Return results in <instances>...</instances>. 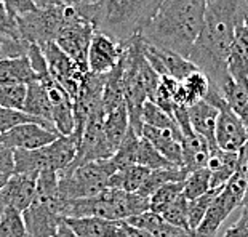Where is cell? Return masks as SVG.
Returning a JSON list of instances; mask_svg holds the SVG:
<instances>
[{
    "mask_svg": "<svg viewBox=\"0 0 248 237\" xmlns=\"http://www.w3.org/2000/svg\"><path fill=\"white\" fill-rule=\"evenodd\" d=\"M210 178H212V175H210V170L207 167L189 172L186 180H184L183 196L187 201H192V199L203 196L205 192H208L212 189V186H210Z\"/></svg>",
    "mask_w": 248,
    "mask_h": 237,
    "instance_id": "35",
    "label": "cell"
},
{
    "mask_svg": "<svg viewBox=\"0 0 248 237\" xmlns=\"http://www.w3.org/2000/svg\"><path fill=\"white\" fill-rule=\"evenodd\" d=\"M237 167H239V152L223 151L219 147L213 149L207 164L210 175H212V178H210L212 189L223 188L235 173Z\"/></svg>",
    "mask_w": 248,
    "mask_h": 237,
    "instance_id": "23",
    "label": "cell"
},
{
    "mask_svg": "<svg viewBox=\"0 0 248 237\" xmlns=\"http://www.w3.org/2000/svg\"><path fill=\"white\" fill-rule=\"evenodd\" d=\"M248 15V0H207L202 31L195 40L189 60L210 79L216 90L231 80L228 58L234 45L235 31Z\"/></svg>",
    "mask_w": 248,
    "mask_h": 237,
    "instance_id": "1",
    "label": "cell"
},
{
    "mask_svg": "<svg viewBox=\"0 0 248 237\" xmlns=\"http://www.w3.org/2000/svg\"><path fill=\"white\" fill-rule=\"evenodd\" d=\"M149 210V199L138 192H126L115 188H106L93 197L64 201L62 215L64 218L94 217L103 220H128L135 215Z\"/></svg>",
    "mask_w": 248,
    "mask_h": 237,
    "instance_id": "5",
    "label": "cell"
},
{
    "mask_svg": "<svg viewBox=\"0 0 248 237\" xmlns=\"http://www.w3.org/2000/svg\"><path fill=\"white\" fill-rule=\"evenodd\" d=\"M39 82V76L31 64L28 55L0 61V85H29Z\"/></svg>",
    "mask_w": 248,
    "mask_h": 237,
    "instance_id": "25",
    "label": "cell"
},
{
    "mask_svg": "<svg viewBox=\"0 0 248 237\" xmlns=\"http://www.w3.org/2000/svg\"><path fill=\"white\" fill-rule=\"evenodd\" d=\"M244 24H245V28L248 29V15H247V16H245V19H244Z\"/></svg>",
    "mask_w": 248,
    "mask_h": 237,
    "instance_id": "51",
    "label": "cell"
},
{
    "mask_svg": "<svg viewBox=\"0 0 248 237\" xmlns=\"http://www.w3.org/2000/svg\"><path fill=\"white\" fill-rule=\"evenodd\" d=\"M66 5H72V7H78L80 5V0H62Z\"/></svg>",
    "mask_w": 248,
    "mask_h": 237,
    "instance_id": "49",
    "label": "cell"
},
{
    "mask_svg": "<svg viewBox=\"0 0 248 237\" xmlns=\"http://www.w3.org/2000/svg\"><path fill=\"white\" fill-rule=\"evenodd\" d=\"M205 2H207V0H205Z\"/></svg>",
    "mask_w": 248,
    "mask_h": 237,
    "instance_id": "53",
    "label": "cell"
},
{
    "mask_svg": "<svg viewBox=\"0 0 248 237\" xmlns=\"http://www.w3.org/2000/svg\"><path fill=\"white\" fill-rule=\"evenodd\" d=\"M64 223L77 237H115L119 228V221L94 217L64 218Z\"/></svg>",
    "mask_w": 248,
    "mask_h": 237,
    "instance_id": "26",
    "label": "cell"
},
{
    "mask_svg": "<svg viewBox=\"0 0 248 237\" xmlns=\"http://www.w3.org/2000/svg\"><path fill=\"white\" fill-rule=\"evenodd\" d=\"M28 42L7 34H0V61L28 55Z\"/></svg>",
    "mask_w": 248,
    "mask_h": 237,
    "instance_id": "41",
    "label": "cell"
},
{
    "mask_svg": "<svg viewBox=\"0 0 248 237\" xmlns=\"http://www.w3.org/2000/svg\"><path fill=\"white\" fill-rule=\"evenodd\" d=\"M224 237H248V201L242 204V213L239 220L228 228Z\"/></svg>",
    "mask_w": 248,
    "mask_h": 237,
    "instance_id": "43",
    "label": "cell"
},
{
    "mask_svg": "<svg viewBox=\"0 0 248 237\" xmlns=\"http://www.w3.org/2000/svg\"><path fill=\"white\" fill-rule=\"evenodd\" d=\"M248 181L245 172L240 167H237L231 180L221 188L213 202L210 204L202 223L195 229V237H216L221 224L228 220V217L237 207H242V204L245 202Z\"/></svg>",
    "mask_w": 248,
    "mask_h": 237,
    "instance_id": "10",
    "label": "cell"
},
{
    "mask_svg": "<svg viewBox=\"0 0 248 237\" xmlns=\"http://www.w3.org/2000/svg\"><path fill=\"white\" fill-rule=\"evenodd\" d=\"M26 92H28V85H19V83L0 85V106L23 111Z\"/></svg>",
    "mask_w": 248,
    "mask_h": 237,
    "instance_id": "40",
    "label": "cell"
},
{
    "mask_svg": "<svg viewBox=\"0 0 248 237\" xmlns=\"http://www.w3.org/2000/svg\"><path fill=\"white\" fill-rule=\"evenodd\" d=\"M106 82V74H96L88 71L83 76L80 90L74 99V119L76 128L74 133L80 135L87 120L98 112H104L103 108V90Z\"/></svg>",
    "mask_w": 248,
    "mask_h": 237,
    "instance_id": "15",
    "label": "cell"
},
{
    "mask_svg": "<svg viewBox=\"0 0 248 237\" xmlns=\"http://www.w3.org/2000/svg\"><path fill=\"white\" fill-rule=\"evenodd\" d=\"M205 0H162L141 31L149 44L189 56L203 26Z\"/></svg>",
    "mask_w": 248,
    "mask_h": 237,
    "instance_id": "2",
    "label": "cell"
},
{
    "mask_svg": "<svg viewBox=\"0 0 248 237\" xmlns=\"http://www.w3.org/2000/svg\"><path fill=\"white\" fill-rule=\"evenodd\" d=\"M141 136L149 141L173 167H183V147L181 138L167 130L152 128L149 125H142Z\"/></svg>",
    "mask_w": 248,
    "mask_h": 237,
    "instance_id": "20",
    "label": "cell"
},
{
    "mask_svg": "<svg viewBox=\"0 0 248 237\" xmlns=\"http://www.w3.org/2000/svg\"><path fill=\"white\" fill-rule=\"evenodd\" d=\"M24 112H28L34 117L44 119L46 122H51V106L50 99L46 95L45 87L40 82H32L28 85V92H26V99H24Z\"/></svg>",
    "mask_w": 248,
    "mask_h": 237,
    "instance_id": "29",
    "label": "cell"
},
{
    "mask_svg": "<svg viewBox=\"0 0 248 237\" xmlns=\"http://www.w3.org/2000/svg\"><path fill=\"white\" fill-rule=\"evenodd\" d=\"M219 191H221V188L210 189V191L205 192L203 196L192 199V201H187V226H189V229L195 233V229H197L199 224L202 223L210 204L213 202V199L216 197V194Z\"/></svg>",
    "mask_w": 248,
    "mask_h": 237,
    "instance_id": "36",
    "label": "cell"
},
{
    "mask_svg": "<svg viewBox=\"0 0 248 237\" xmlns=\"http://www.w3.org/2000/svg\"><path fill=\"white\" fill-rule=\"evenodd\" d=\"M210 87H212V82H210V79L203 72H200L199 69L191 72L187 77H184L178 83L175 93L176 106L189 108L197 101H202L208 95Z\"/></svg>",
    "mask_w": 248,
    "mask_h": 237,
    "instance_id": "24",
    "label": "cell"
},
{
    "mask_svg": "<svg viewBox=\"0 0 248 237\" xmlns=\"http://www.w3.org/2000/svg\"><path fill=\"white\" fill-rule=\"evenodd\" d=\"M115 237H154L147 231L136 228V226L126 223L125 220L119 221V228H117V236Z\"/></svg>",
    "mask_w": 248,
    "mask_h": 237,
    "instance_id": "46",
    "label": "cell"
},
{
    "mask_svg": "<svg viewBox=\"0 0 248 237\" xmlns=\"http://www.w3.org/2000/svg\"><path fill=\"white\" fill-rule=\"evenodd\" d=\"M78 135H61L53 141L39 149H16L13 151L15 157V173L39 176L42 172L53 170L62 172L72 165L77 154Z\"/></svg>",
    "mask_w": 248,
    "mask_h": 237,
    "instance_id": "7",
    "label": "cell"
},
{
    "mask_svg": "<svg viewBox=\"0 0 248 237\" xmlns=\"http://www.w3.org/2000/svg\"><path fill=\"white\" fill-rule=\"evenodd\" d=\"M61 136L58 131L44 127L39 124H21L18 127L0 133V151L2 149H39Z\"/></svg>",
    "mask_w": 248,
    "mask_h": 237,
    "instance_id": "17",
    "label": "cell"
},
{
    "mask_svg": "<svg viewBox=\"0 0 248 237\" xmlns=\"http://www.w3.org/2000/svg\"><path fill=\"white\" fill-rule=\"evenodd\" d=\"M0 2H3V0H0Z\"/></svg>",
    "mask_w": 248,
    "mask_h": 237,
    "instance_id": "52",
    "label": "cell"
},
{
    "mask_svg": "<svg viewBox=\"0 0 248 237\" xmlns=\"http://www.w3.org/2000/svg\"><path fill=\"white\" fill-rule=\"evenodd\" d=\"M124 47L108 34L94 31L88 50V71L96 74H108L119 64Z\"/></svg>",
    "mask_w": 248,
    "mask_h": 237,
    "instance_id": "19",
    "label": "cell"
},
{
    "mask_svg": "<svg viewBox=\"0 0 248 237\" xmlns=\"http://www.w3.org/2000/svg\"><path fill=\"white\" fill-rule=\"evenodd\" d=\"M184 181H171L163 184L157 191L149 197V210L154 213H159L167 205L175 202L176 199L183 194Z\"/></svg>",
    "mask_w": 248,
    "mask_h": 237,
    "instance_id": "37",
    "label": "cell"
},
{
    "mask_svg": "<svg viewBox=\"0 0 248 237\" xmlns=\"http://www.w3.org/2000/svg\"><path fill=\"white\" fill-rule=\"evenodd\" d=\"M136 165L146 167L149 170H160V168H171L173 165L163 157L159 151L147 141L144 136H140L138 149H136Z\"/></svg>",
    "mask_w": 248,
    "mask_h": 237,
    "instance_id": "33",
    "label": "cell"
},
{
    "mask_svg": "<svg viewBox=\"0 0 248 237\" xmlns=\"http://www.w3.org/2000/svg\"><path fill=\"white\" fill-rule=\"evenodd\" d=\"M149 168L141 165H128L117 168L114 175L109 178L108 188H115L126 192H138L142 183L149 175Z\"/></svg>",
    "mask_w": 248,
    "mask_h": 237,
    "instance_id": "27",
    "label": "cell"
},
{
    "mask_svg": "<svg viewBox=\"0 0 248 237\" xmlns=\"http://www.w3.org/2000/svg\"><path fill=\"white\" fill-rule=\"evenodd\" d=\"M94 34V26L87 18H83L77 8V13L64 26L56 37V45L69 55L83 71L88 72V50Z\"/></svg>",
    "mask_w": 248,
    "mask_h": 237,
    "instance_id": "13",
    "label": "cell"
},
{
    "mask_svg": "<svg viewBox=\"0 0 248 237\" xmlns=\"http://www.w3.org/2000/svg\"><path fill=\"white\" fill-rule=\"evenodd\" d=\"M96 0H80V5L78 7H87V5H93Z\"/></svg>",
    "mask_w": 248,
    "mask_h": 237,
    "instance_id": "50",
    "label": "cell"
},
{
    "mask_svg": "<svg viewBox=\"0 0 248 237\" xmlns=\"http://www.w3.org/2000/svg\"><path fill=\"white\" fill-rule=\"evenodd\" d=\"M141 48L147 63H149L151 67L159 76H168L176 79L178 82H181L191 72L197 71V67H195V64L189 58L181 56L176 51L152 45L149 42H146L142 37H141Z\"/></svg>",
    "mask_w": 248,
    "mask_h": 237,
    "instance_id": "16",
    "label": "cell"
},
{
    "mask_svg": "<svg viewBox=\"0 0 248 237\" xmlns=\"http://www.w3.org/2000/svg\"><path fill=\"white\" fill-rule=\"evenodd\" d=\"M39 47L46 61V66H48L51 77L69 93V96L74 101L78 90H80L85 71L69 55H66L56 45V42H45V44H42Z\"/></svg>",
    "mask_w": 248,
    "mask_h": 237,
    "instance_id": "14",
    "label": "cell"
},
{
    "mask_svg": "<svg viewBox=\"0 0 248 237\" xmlns=\"http://www.w3.org/2000/svg\"><path fill=\"white\" fill-rule=\"evenodd\" d=\"M187 170L184 167H171V168H160V170H151L149 175L140 188L138 194L142 197L149 199L157 189L162 188L163 184L171 181H184L187 176Z\"/></svg>",
    "mask_w": 248,
    "mask_h": 237,
    "instance_id": "30",
    "label": "cell"
},
{
    "mask_svg": "<svg viewBox=\"0 0 248 237\" xmlns=\"http://www.w3.org/2000/svg\"><path fill=\"white\" fill-rule=\"evenodd\" d=\"M21 124H39V125H44V127L56 131L55 125L51 122H46L44 119L34 117V115L24 112V111H21V109H10V108L0 106V133H5V131L18 127Z\"/></svg>",
    "mask_w": 248,
    "mask_h": 237,
    "instance_id": "32",
    "label": "cell"
},
{
    "mask_svg": "<svg viewBox=\"0 0 248 237\" xmlns=\"http://www.w3.org/2000/svg\"><path fill=\"white\" fill-rule=\"evenodd\" d=\"M124 51L120 56L122 67V88L126 109L130 117V128L141 135L142 120L141 109L146 101H152L154 92L159 85L160 76L151 67L141 48V35L131 37L122 44Z\"/></svg>",
    "mask_w": 248,
    "mask_h": 237,
    "instance_id": "4",
    "label": "cell"
},
{
    "mask_svg": "<svg viewBox=\"0 0 248 237\" xmlns=\"http://www.w3.org/2000/svg\"><path fill=\"white\" fill-rule=\"evenodd\" d=\"M178 80L168 76H160L159 85H157L154 96H152V103H155L160 109L165 111L167 114L173 115L176 109L175 103V93L178 88Z\"/></svg>",
    "mask_w": 248,
    "mask_h": 237,
    "instance_id": "34",
    "label": "cell"
},
{
    "mask_svg": "<svg viewBox=\"0 0 248 237\" xmlns=\"http://www.w3.org/2000/svg\"><path fill=\"white\" fill-rule=\"evenodd\" d=\"M0 237H29L23 221V213L15 210L0 213Z\"/></svg>",
    "mask_w": 248,
    "mask_h": 237,
    "instance_id": "38",
    "label": "cell"
},
{
    "mask_svg": "<svg viewBox=\"0 0 248 237\" xmlns=\"http://www.w3.org/2000/svg\"><path fill=\"white\" fill-rule=\"evenodd\" d=\"M53 237H77L76 234H74V231L67 226L64 221L60 224V228L56 229V233L53 234Z\"/></svg>",
    "mask_w": 248,
    "mask_h": 237,
    "instance_id": "47",
    "label": "cell"
},
{
    "mask_svg": "<svg viewBox=\"0 0 248 237\" xmlns=\"http://www.w3.org/2000/svg\"><path fill=\"white\" fill-rule=\"evenodd\" d=\"M215 106H218L219 114L216 119V130H215V141L216 146L223 151H234L239 152L248 141L247 127L239 115L231 109V106L221 96L219 90L212 85L208 95L205 96Z\"/></svg>",
    "mask_w": 248,
    "mask_h": 237,
    "instance_id": "11",
    "label": "cell"
},
{
    "mask_svg": "<svg viewBox=\"0 0 248 237\" xmlns=\"http://www.w3.org/2000/svg\"><path fill=\"white\" fill-rule=\"evenodd\" d=\"M3 5L12 18L21 16L37 8L34 0H3Z\"/></svg>",
    "mask_w": 248,
    "mask_h": 237,
    "instance_id": "44",
    "label": "cell"
},
{
    "mask_svg": "<svg viewBox=\"0 0 248 237\" xmlns=\"http://www.w3.org/2000/svg\"><path fill=\"white\" fill-rule=\"evenodd\" d=\"M77 13V7L66 3H56L50 7L35 8L32 12L16 16L19 39L28 44L42 45L45 42H55L64 26Z\"/></svg>",
    "mask_w": 248,
    "mask_h": 237,
    "instance_id": "9",
    "label": "cell"
},
{
    "mask_svg": "<svg viewBox=\"0 0 248 237\" xmlns=\"http://www.w3.org/2000/svg\"><path fill=\"white\" fill-rule=\"evenodd\" d=\"M125 221L136 226V228L147 231V233H151L154 237H195L194 231L179 228V226L168 223L160 215L151 212V210H146V212L135 215V217H131Z\"/></svg>",
    "mask_w": 248,
    "mask_h": 237,
    "instance_id": "22",
    "label": "cell"
},
{
    "mask_svg": "<svg viewBox=\"0 0 248 237\" xmlns=\"http://www.w3.org/2000/svg\"><path fill=\"white\" fill-rule=\"evenodd\" d=\"M37 8H44V7H50V5H56V3H64L62 0H34Z\"/></svg>",
    "mask_w": 248,
    "mask_h": 237,
    "instance_id": "48",
    "label": "cell"
},
{
    "mask_svg": "<svg viewBox=\"0 0 248 237\" xmlns=\"http://www.w3.org/2000/svg\"><path fill=\"white\" fill-rule=\"evenodd\" d=\"M117 167L112 159L92 160L82 165L67 167L58 173V192L62 201L93 197L108 188L109 178Z\"/></svg>",
    "mask_w": 248,
    "mask_h": 237,
    "instance_id": "8",
    "label": "cell"
},
{
    "mask_svg": "<svg viewBox=\"0 0 248 237\" xmlns=\"http://www.w3.org/2000/svg\"><path fill=\"white\" fill-rule=\"evenodd\" d=\"M104 115L106 112H98L92 115L78 135L77 154L72 165H82L92 160L110 159L114 156V147L110 146L106 131H104Z\"/></svg>",
    "mask_w": 248,
    "mask_h": 237,
    "instance_id": "12",
    "label": "cell"
},
{
    "mask_svg": "<svg viewBox=\"0 0 248 237\" xmlns=\"http://www.w3.org/2000/svg\"><path fill=\"white\" fill-rule=\"evenodd\" d=\"M219 109L207 99L197 101L192 106L187 108V115L191 120V125L194 131H197L200 136H203L208 141V144L212 146V149H216V141H215V130H216V119H218Z\"/></svg>",
    "mask_w": 248,
    "mask_h": 237,
    "instance_id": "21",
    "label": "cell"
},
{
    "mask_svg": "<svg viewBox=\"0 0 248 237\" xmlns=\"http://www.w3.org/2000/svg\"><path fill=\"white\" fill-rule=\"evenodd\" d=\"M128 130H130V117H128L126 104H122V106L115 108L112 111H108L106 115H104V131H106L110 146L114 147V152L124 141Z\"/></svg>",
    "mask_w": 248,
    "mask_h": 237,
    "instance_id": "28",
    "label": "cell"
},
{
    "mask_svg": "<svg viewBox=\"0 0 248 237\" xmlns=\"http://www.w3.org/2000/svg\"><path fill=\"white\" fill-rule=\"evenodd\" d=\"M0 34H7V35L19 39L16 21H15V18L10 16V13L7 12V8H5L3 2H0Z\"/></svg>",
    "mask_w": 248,
    "mask_h": 237,
    "instance_id": "45",
    "label": "cell"
},
{
    "mask_svg": "<svg viewBox=\"0 0 248 237\" xmlns=\"http://www.w3.org/2000/svg\"><path fill=\"white\" fill-rule=\"evenodd\" d=\"M141 120H142V125H149L152 128L171 131V133H175L181 138V131H179V127H178L175 117L170 114H167L165 111L160 109L155 103L146 101L142 104Z\"/></svg>",
    "mask_w": 248,
    "mask_h": 237,
    "instance_id": "31",
    "label": "cell"
},
{
    "mask_svg": "<svg viewBox=\"0 0 248 237\" xmlns=\"http://www.w3.org/2000/svg\"><path fill=\"white\" fill-rule=\"evenodd\" d=\"M15 175V157L12 149L0 151V189Z\"/></svg>",
    "mask_w": 248,
    "mask_h": 237,
    "instance_id": "42",
    "label": "cell"
},
{
    "mask_svg": "<svg viewBox=\"0 0 248 237\" xmlns=\"http://www.w3.org/2000/svg\"><path fill=\"white\" fill-rule=\"evenodd\" d=\"M37 178L24 173H15L0 189V213L15 210L23 213L29 207L35 196Z\"/></svg>",
    "mask_w": 248,
    "mask_h": 237,
    "instance_id": "18",
    "label": "cell"
},
{
    "mask_svg": "<svg viewBox=\"0 0 248 237\" xmlns=\"http://www.w3.org/2000/svg\"><path fill=\"white\" fill-rule=\"evenodd\" d=\"M64 201L58 192V172H42L37 178L35 196L23 212V221L29 237H53L64 221Z\"/></svg>",
    "mask_w": 248,
    "mask_h": 237,
    "instance_id": "6",
    "label": "cell"
},
{
    "mask_svg": "<svg viewBox=\"0 0 248 237\" xmlns=\"http://www.w3.org/2000/svg\"><path fill=\"white\" fill-rule=\"evenodd\" d=\"M157 215H160V217L163 220H167L168 223L179 226V228L189 229V226H187V199L184 197L183 194L176 199L175 202H171L163 210H160Z\"/></svg>",
    "mask_w": 248,
    "mask_h": 237,
    "instance_id": "39",
    "label": "cell"
},
{
    "mask_svg": "<svg viewBox=\"0 0 248 237\" xmlns=\"http://www.w3.org/2000/svg\"><path fill=\"white\" fill-rule=\"evenodd\" d=\"M160 3L162 0H96L93 5L77 8L94 31L124 44L141 34Z\"/></svg>",
    "mask_w": 248,
    "mask_h": 237,
    "instance_id": "3",
    "label": "cell"
}]
</instances>
